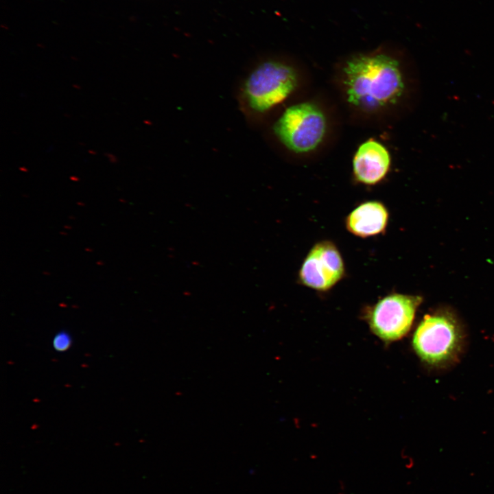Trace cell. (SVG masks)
Wrapping results in <instances>:
<instances>
[{
  "instance_id": "8992f818",
  "label": "cell",
  "mask_w": 494,
  "mask_h": 494,
  "mask_svg": "<svg viewBox=\"0 0 494 494\" xmlns=\"http://www.w3.org/2000/svg\"><path fill=\"white\" fill-rule=\"evenodd\" d=\"M341 255L333 243L322 241L310 250L299 270V280L304 285L318 291L334 286L344 276Z\"/></svg>"
},
{
  "instance_id": "277c9868",
  "label": "cell",
  "mask_w": 494,
  "mask_h": 494,
  "mask_svg": "<svg viewBox=\"0 0 494 494\" xmlns=\"http://www.w3.org/2000/svg\"><path fill=\"white\" fill-rule=\"evenodd\" d=\"M296 84V73L292 67L277 61H266L249 75L244 93L251 108L264 112L287 98Z\"/></svg>"
},
{
  "instance_id": "52a82bcc",
  "label": "cell",
  "mask_w": 494,
  "mask_h": 494,
  "mask_svg": "<svg viewBox=\"0 0 494 494\" xmlns=\"http://www.w3.org/2000/svg\"><path fill=\"white\" fill-rule=\"evenodd\" d=\"M390 164L388 150L379 142L369 140L360 145L353 159L356 179L366 185H374L387 174Z\"/></svg>"
},
{
  "instance_id": "ba28073f",
  "label": "cell",
  "mask_w": 494,
  "mask_h": 494,
  "mask_svg": "<svg viewBox=\"0 0 494 494\" xmlns=\"http://www.w3.org/2000/svg\"><path fill=\"white\" fill-rule=\"evenodd\" d=\"M388 221L386 207L377 201L364 202L347 216L346 226L354 235L368 237L384 231Z\"/></svg>"
},
{
  "instance_id": "5b68a950",
  "label": "cell",
  "mask_w": 494,
  "mask_h": 494,
  "mask_svg": "<svg viewBox=\"0 0 494 494\" xmlns=\"http://www.w3.org/2000/svg\"><path fill=\"white\" fill-rule=\"evenodd\" d=\"M419 296L392 294L379 301L368 314V323L373 332L384 341L401 338L410 330Z\"/></svg>"
},
{
  "instance_id": "6da1fadb",
  "label": "cell",
  "mask_w": 494,
  "mask_h": 494,
  "mask_svg": "<svg viewBox=\"0 0 494 494\" xmlns=\"http://www.w3.org/2000/svg\"><path fill=\"white\" fill-rule=\"evenodd\" d=\"M344 72L348 100L365 110L395 104L404 91L398 61L384 54L353 58Z\"/></svg>"
},
{
  "instance_id": "7a4b0ae2",
  "label": "cell",
  "mask_w": 494,
  "mask_h": 494,
  "mask_svg": "<svg viewBox=\"0 0 494 494\" xmlns=\"http://www.w3.org/2000/svg\"><path fill=\"white\" fill-rule=\"evenodd\" d=\"M461 342L458 326L445 314L425 316L412 339L418 356L432 365L444 364L454 359L460 350Z\"/></svg>"
},
{
  "instance_id": "9c48e42d",
  "label": "cell",
  "mask_w": 494,
  "mask_h": 494,
  "mask_svg": "<svg viewBox=\"0 0 494 494\" xmlns=\"http://www.w3.org/2000/svg\"><path fill=\"white\" fill-rule=\"evenodd\" d=\"M71 344V336L65 331L59 332L54 336L53 340V346L54 349L60 352L67 350Z\"/></svg>"
},
{
  "instance_id": "3957f363",
  "label": "cell",
  "mask_w": 494,
  "mask_h": 494,
  "mask_svg": "<svg viewBox=\"0 0 494 494\" xmlns=\"http://www.w3.org/2000/svg\"><path fill=\"white\" fill-rule=\"evenodd\" d=\"M326 131V119L322 111L311 103L288 108L274 125V132L290 150L305 153L314 150Z\"/></svg>"
}]
</instances>
